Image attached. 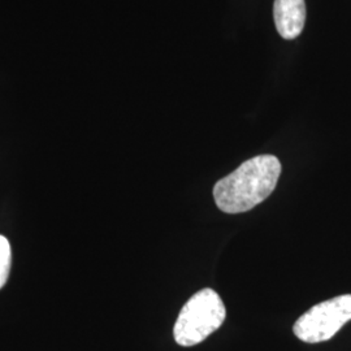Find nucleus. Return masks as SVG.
I'll return each instance as SVG.
<instances>
[{
    "instance_id": "nucleus-1",
    "label": "nucleus",
    "mask_w": 351,
    "mask_h": 351,
    "mask_svg": "<svg viewBox=\"0 0 351 351\" xmlns=\"http://www.w3.org/2000/svg\"><path fill=\"white\" fill-rule=\"evenodd\" d=\"M281 163L274 155H259L241 164L213 188V198L220 211L242 213L265 201L276 188Z\"/></svg>"
},
{
    "instance_id": "nucleus-2",
    "label": "nucleus",
    "mask_w": 351,
    "mask_h": 351,
    "mask_svg": "<svg viewBox=\"0 0 351 351\" xmlns=\"http://www.w3.org/2000/svg\"><path fill=\"white\" fill-rule=\"evenodd\" d=\"M226 316L220 295L213 289H202L185 303L176 320V342L184 348L201 343L223 326Z\"/></svg>"
},
{
    "instance_id": "nucleus-3",
    "label": "nucleus",
    "mask_w": 351,
    "mask_h": 351,
    "mask_svg": "<svg viewBox=\"0 0 351 351\" xmlns=\"http://www.w3.org/2000/svg\"><path fill=\"white\" fill-rule=\"evenodd\" d=\"M350 320L351 294H343L310 308L295 322L293 332L303 342L319 343L332 339Z\"/></svg>"
},
{
    "instance_id": "nucleus-4",
    "label": "nucleus",
    "mask_w": 351,
    "mask_h": 351,
    "mask_svg": "<svg viewBox=\"0 0 351 351\" xmlns=\"http://www.w3.org/2000/svg\"><path fill=\"white\" fill-rule=\"evenodd\" d=\"M274 16L277 32L284 39H295L306 23L304 0H275Z\"/></svg>"
},
{
    "instance_id": "nucleus-5",
    "label": "nucleus",
    "mask_w": 351,
    "mask_h": 351,
    "mask_svg": "<svg viewBox=\"0 0 351 351\" xmlns=\"http://www.w3.org/2000/svg\"><path fill=\"white\" fill-rule=\"evenodd\" d=\"M11 261H12V251L10 241L4 236H0V289L7 282L11 271Z\"/></svg>"
}]
</instances>
